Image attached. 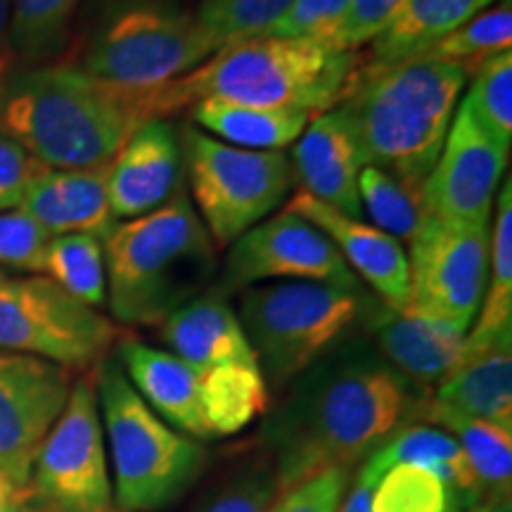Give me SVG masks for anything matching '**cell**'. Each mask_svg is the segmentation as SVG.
<instances>
[{
	"instance_id": "cell-13",
	"label": "cell",
	"mask_w": 512,
	"mask_h": 512,
	"mask_svg": "<svg viewBox=\"0 0 512 512\" xmlns=\"http://www.w3.org/2000/svg\"><path fill=\"white\" fill-rule=\"evenodd\" d=\"M72 387V370L60 363L0 351V475L12 484L29 486Z\"/></svg>"
},
{
	"instance_id": "cell-28",
	"label": "cell",
	"mask_w": 512,
	"mask_h": 512,
	"mask_svg": "<svg viewBox=\"0 0 512 512\" xmlns=\"http://www.w3.org/2000/svg\"><path fill=\"white\" fill-rule=\"evenodd\" d=\"M200 399L211 437H228L271 406L268 382L259 363H223L200 373Z\"/></svg>"
},
{
	"instance_id": "cell-10",
	"label": "cell",
	"mask_w": 512,
	"mask_h": 512,
	"mask_svg": "<svg viewBox=\"0 0 512 512\" xmlns=\"http://www.w3.org/2000/svg\"><path fill=\"white\" fill-rule=\"evenodd\" d=\"M119 337L117 325L38 273L0 271V351L91 368Z\"/></svg>"
},
{
	"instance_id": "cell-15",
	"label": "cell",
	"mask_w": 512,
	"mask_h": 512,
	"mask_svg": "<svg viewBox=\"0 0 512 512\" xmlns=\"http://www.w3.org/2000/svg\"><path fill=\"white\" fill-rule=\"evenodd\" d=\"M309 280L361 292L358 278L337 247L302 216L283 211L256 223L230 247L226 285L247 287L264 280Z\"/></svg>"
},
{
	"instance_id": "cell-17",
	"label": "cell",
	"mask_w": 512,
	"mask_h": 512,
	"mask_svg": "<svg viewBox=\"0 0 512 512\" xmlns=\"http://www.w3.org/2000/svg\"><path fill=\"white\" fill-rule=\"evenodd\" d=\"M290 162L304 192L351 219H361L358 174L368 159L354 119L342 105L316 114L306 124Z\"/></svg>"
},
{
	"instance_id": "cell-22",
	"label": "cell",
	"mask_w": 512,
	"mask_h": 512,
	"mask_svg": "<svg viewBox=\"0 0 512 512\" xmlns=\"http://www.w3.org/2000/svg\"><path fill=\"white\" fill-rule=\"evenodd\" d=\"M162 339L197 373L223 363H259L226 294H197L162 323Z\"/></svg>"
},
{
	"instance_id": "cell-7",
	"label": "cell",
	"mask_w": 512,
	"mask_h": 512,
	"mask_svg": "<svg viewBox=\"0 0 512 512\" xmlns=\"http://www.w3.org/2000/svg\"><path fill=\"white\" fill-rule=\"evenodd\" d=\"M95 389L110 439L119 508L138 512L174 503L200 475L202 446L164 425L114 356L98 363Z\"/></svg>"
},
{
	"instance_id": "cell-21",
	"label": "cell",
	"mask_w": 512,
	"mask_h": 512,
	"mask_svg": "<svg viewBox=\"0 0 512 512\" xmlns=\"http://www.w3.org/2000/svg\"><path fill=\"white\" fill-rule=\"evenodd\" d=\"M117 361L126 370L128 382L152 411L164 415L171 425L188 432L190 437H211L202 411L200 373L183 358L147 347L136 339H124L119 344Z\"/></svg>"
},
{
	"instance_id": "cell-20",
	"label": "cell",
	"mask_w": 512,
	"mask_h": 512,
	"mask_svg": "<svg viewBox=\"0 0 512 512\" xmlns=\"http://www.w3.org/2000/svg\"><path fill=\"white\" fill-rule=\"evenodd\" d=\"M366 318L377 351L422 389L444 380L463 354L467 332L453 325L411 311H392L384 304H370Z\"/></svg>"
},
{
	"instance_id": "cell-9",
	"label": "cell",
	"mask_w": 512,
	"mask_h": 512,
	"mask_svg": "<svg viewBox=\"0 0 512 512\" xmlns=\"http://www.w3.org/2000/svg\"><path fill=\"white\" fill-rule=\"evenodd\" d=\"M178 133L183 171L214 245H233L290 195L294 171L285 150H242L195 126Z\"/></svg>"
},
{
	"instance_id": "cell-4",
	"label": "cell",
	"mask_w": 512,
	"mask_h": 512,
	"mask_svg": "<svg viewBox=\"0 0 512 512\" xmlns=\"http://www.w3.org/2000/svg\"><path fill=\"white\" fill-rule=\"evenodd\" d=\"M467 72L425 57L363 62L339 105L354 119L368 164L408 185L425 183L446 143Z\"/></svg>"
},
{
	"instance_id": "cell-44",
	"label": "cell",
	"mask_w": 512,
	"mask_h": 512,
	"mask_svg": "<svg viewBox=\"0 0 512 512\" xmlns=\"http://www.w3.org/2000/svg\"><path fill=\"white\" fill-rule=\"evenodd\" d=\"M15 67V57L10 50V0H0V86Z\"/></svg>"
},
{
	"instance_id": "cell-37",
	"label": "cell",
	"mask_w": 512,
	"mask_h": 512,
	"mask_svg": "<svg viewBox=\"0 0 512 512\" xmlns=\"http://www.w3.org/2000/svg\"><path fill=\"white\" fill-rule=\"evenodd\" d=\"M50 238L24 211H0V271L36 273Z\"/></svg>"
},
{
	"instance_id": "cell-6",
	"label": "cell",
	"mask_w": 512,
	"mask_h": 512,
	"mask_svg": "<svg viewBox=\"0 0 512 512\" xmlns=\"http://www.w3.org/2000/svg\"><path fill=\"white\" fill-rule=\"evenodd\" d=\"M223 48L181 0H100L62 62L143 100ZM145 117V112H143ZM147 119V117H145Z\"/></svg>"
},
{
	"instance_id": "cell-16",
	"label": "cell",
	"mask_w": 512,
	"mask_h": 512,
	"mask_svg": "<svg viewBox=\"0 0 512 512\" xmlns=\"http://www.w3.org/2000/svg\"><path fill=\"white\" fill-rule=\"evenodd\" d=\"M183 192L181 133L166 119H147L107 166V195L117 221L150 214Z\"/></svg>"
},
{
	"instance_id": "cell-47",
	"label": "cell",
	"mask_w": 512,
	"mask_h": 512,
	"mask_svg": "<svg viewBox=\"0 0 512 512\" xmlns=\"http://www.w3.org/2000/svg\"><path fill=\"white\" fill-rule=\"evenodd\" d=\"M460 510H463V505H460V503H453L451 508H448V512H460Z\"/></svg>"
},
{
	"instance_id": "cell-12",
	"label": "cell",
	"mask_w": 512,
	"mask_h": 512,
	"mask_svg": "<svg viewBox=\"0 0 512 512\" xmlns=\"http://www.w3.org/2000/svg\"><path fill=\"white\" fill-rule=\"evenodd\" d=\"M406 256L411 278L406 311L467 332L486 290L489 228L456 226L425 211Z\"/></svg>"
},
{
	"instance_id": "cell-38",
	"label": "cell",
	"mask_w": 512,
	"mask_h": 512,
	"mask_svg": "<svg viewBox=\"0 0 512 512\" xmlns=\"http://www.w3.org/2000/svg\"><path fill=\"white\" fill-rule=\"evenodd\" d=\"M349 0H292L290 10L268 31L273 38L320 41L328 46L335 29L347 12Z\"/></svg>"
},
{
	"instance_id": "cell-45",
	"label": "cell",
	"mask_w": 512,
	"mask_h": 512,
	"mask_svg": "<svg viewBox=\"0 0 512 512\" xmlns=\"http://www.w3.org/2000/svg\"><path fill=\"white\" fill-rule=\"evenodd\" d=\"M370 496H373V486L358 482L356 479L349 496L344 498V503H339L337 512H373L370 510Z\"/></svg>"
},
{
	"instance_id": "cell-40",
	"label": "cell",
	"mask_w": 512,
	"mask_h": 512,
	"mask_svg": "<svg viewBox=\"0 0 512 512\" xmlns=\"http://www.w3.org/2000/svg\"><path fill=\"white\" fill-rule=\"evenodd\" d=\"M278 498L280 486L275 470L256 467L230 479L200 512H271Z\"/></svg>"
},
{
	"instance_id": "cell-31",
	"label": "cell",
	"mask_w": 512,
	"mask_h": 512,
	"mask_svg": "<svg viewBox=\"0 0 512 512\" xmlns=\"http://www.w3.org/2000/svg\"><path fill=\"white\" fill-rule=\"evenodd\" d=\"M36 273L53 280L57 287L91 309L107 304L105 249L95 235H53L43 249Z\"/></svg>"
},
{
	"instance_id": "cell-29",
	"label": "cell",
	"mask_w": 512,
	"mask_h": 512,
	"mask_svg": "<svg viewBox=\"0 0 512 512\" xmlns=\"http://www.w3.org/2000/svg\"><path fill=\"white\" fill-rule=\"evenodd\" d=\"M83 0H10V50L17 67L60 62Z\"/></svg>"
},
{
	"instance_id": "cell-18",
	"label": "cell",
	"mask_w": 512,
	"mask_h": 512,
	"mask_svg": "<svg viewBox=\"0 0 512 512\" xmlns=\"http://www.w3.org/2000/svg\"><path fill=\"white\" fill-rule=\"evenodd\" d=\"M285 211L313 223L337 247L351 273L373 287L384 306L392 311L408 309L411 278H408L406 249L399 240L366 221L351 219L342 211L328 207L304 190L294 192Z\"/></svg>"
},
{
	"instance_id": "cell-41",
	"label": "cell",
	"mask_w": 512,
	"mask_h": 512,
	"mask_svg": "<svg viewBox=\"0 0 512 512\" xmlns=\"http://www.w3.org/2000/svg\"><path fill=\"white\" fill-rule=\"evenodd\" d=\"M347 484L349 470L332 467L280 496L271 512H337Z\"/></svg>"
},
{
	"instance_id": "cell-27",
	"label": "cell",
	"mask_w": 512,
	"mask_h": 512,
	"mask_svg": "<svg viewBox=\"0 0 512 512\" xmlns=\"http://www.w3.org/2000/svg\"><path fill=\"white\" fill-rule=\"evenodd\" d=\"M422 420H430L448 430L463 448L467 463L475 472L479 491L484 498H508L512 489V430L498 427L472 415L451 411L427 399Z\"/></svg>"
},
{
	"instance_id": "cell-11",
	"label": "cell",
	"mask_w": 512,
	"mask_h": 512,
	"mask_svg": "<svg viewBox=\"0 0 512 512\" xmlns=\"http://www.w3.org/2000/svg\"><path fill=\"white\" fill-rule=\"evenodd\" d=\"M29 486L41 512H112L93 375L74 382L67 406L38 451Z\"/></svg>"
},
{
	"instance_id": "cell-23",
	"label": "cell",
	"mask_w": 512,
	"mask_h": 512,
	"mask_svg": "<svg viewBox=\"0 0 512 512\" xmlns=\"http://www.w3.org/2000/svg\"><path fill=\"white\" fill-rule=\"evenodd\" d=\"M451 411L512 430V337L467 344L432 396Z\"/></svg>"
},
{
	"instance_id": "cell-36",
	"label": "cell",
	"mask_w": 512,
	"mask_h": 512,
	"mask_svg": "<svg viewBox=\"0 0 512 512\" xmlns=\"http://www.w3.org/2000/svg\"><path fill=\"white\" fill-rule=\"evenodd\" d=\"M292 0H202L197 19L221 46L268 36Z\"/></svg>"
},
{
	"instance_id": "cell-1",
	"label": "cell",
	"mask_w": 512,
	"mask_h": 512,
	"mask_svg": "<svg viewBox=\"0 0 512 512\" xmlns=\"http://www.w3.org/2000/svg\"><path fill=\"white\" fill-rule=\"evenodd\" d=\"M427 399L375 347L344 339L294 380L290 399L266 422L280 496L332 467L351 470L422 420Z\"/></svg>"
},
{
	"instance_id": "cell-32",
	"label": "cell",
	"mask_w": 512,
	"mask_h": 512,
	"mask_svg": "<svg viewBox=\"0 0 512 512\" xmlns=\"http://www.w3.org/2000/svg\"><path fill=\"white\" fill-rule=\"evenodd\" d=\"M512 46V8L510 0H501L494 8H486L460 24L456 31L441 38L437 46L427 50L425 60L451 62L463 67L467 76L475 74L491 57L508 53Z\"/></svg>"
},
{
	"instance_id": "cell-42",
	"label": "cell",
	"mask_w": 512,
	"mask_h": 512,
	"mask_svg": "<svg viewBox=\"0 0 512 512\" xmlns=\"http://www.w3.org/2000/svg\"><path fill=\"white\" fill-rule=\"evenodd\" d=\"M43 169L24 147L0 136V211H12L19 207L24 192L34 176Z\"/></svg>"
},
{
	"instance_id": "cell-46",
	"label": "cell",
	"mask_w": 512,
	"mask_h": 512,
	"mask_svg": "<svg viewBox=\"0 0 512 512\" xmlns=\"http://www.w3.org/2000/svg\"><path fill=\"white\" fill-rule=\"evenodd\" d=\"M467 512H512L510 496L508 498H484V501H477L467 505Z\"/></svg>"
},
{
	"instance_id": "cell-8",
	"label": "cell",
	"mask_w": 512,
	"mask_h": 512,
	"mask_svg": "<svg viewBox=\"0 0 512 512\" xmlns=\"http://www.w3.org/2000/svg\"><path fill=\"white\" fill-rule=\"evenodd\" d=\"M368 306L363 292L292 280L247 290L238 318L266 382L287 384L339 347Z\"/></svg>"
},
{
	"instance_id": "cell-30",
	"label": "cell",
	"mask_w": 512,
	"mask_h": 512,
	"mask_svg": "<svg viewBox=\"0 0 512 512\" xmlns=\"http://www.w3.org/2000/svg\"><path fill=\"white\" fill-rule=\"evenodd\" d=\"M494 230L489 233V275L475 330L467 344H486L512 337V183L496 195Z\"/></svg>"
},
{
	"instance_id": "cell-34",
	"label": "cell",
	"mask_w": 512,
	"mask_h": 512,
	"mask_svg": "<svg viewBox=\"0 0 512 512\" xmlns=\"http://www.w3.org/2000/svg\"><path fill=\"white\" fill-rule=\"evenodd\" d=\"M453 503L460 501L444 479L413 465L389 467L370 496L373 512H448Z\"/></svg>"
},
{
	"instance_id": "cell-39",
	"label": "cell",
	"mask_w": 512,
	"mask_h": 512,
	"mask_svg": "<svg viewBox=\"0 0 512 512\" xmlns=\"http://www.w3.org/2000/svg\"><path fill=\"white\" fill-rule=\"evenodd\" d=\"M403 0H349L347 12L328 41L330 48L344 53H358L366 43H373L382 29L392 22Z\"/></svg>"
},
{
	"instance_id": "cell-19",
	"label": "cell",
	"mask_w": 512,
	"mask_h": 512,
	"mask_svg": "<svg viewBox=\"0 0 512 512\" xmlns=\"http://www.w3.org/2000/svg\"><path fill=\"white\" fill-rule=\"evenodd\" d=\"M19 211L50 235L86 233L105 240L117 226L105 169H48L43 166L24 192Z\"/></svg>"
},
{
	"instance_id": "cell-14",
	"label": "cell",
	"mask_w": 512,
	"mask_h": 512,
	"mask_svg": "<svg viewBox=\"0 0 512 512\" xmlns=\"http://www.w3.org/2000/svg\"><path fill=\"white\" fill-rule=\"evenodd\" d=\"M508 152L460 102L437 164L422 183L427 214L456 226L489 228Z\"/></svg>"
},
{
	"instance_id": "cell-24",
	"label": "cell",
	"mask_w": 512,
	"mask_h": 512,
	"mask_svg": "<svg viewBox=\"0 0 512 512\" xmlns=\"http://www.w3.org/2000/svg\"><path fill=\"white\" fill-rule=\"evenodd\" d=\"M394 465L422 467V470L441 477L451 486V491L463 503V508L482 501L477 477L470 463H467L463 448H460L451 434L437 430V427L415 425V422L401 427L392 439L384 441L375 453H370L363 460L361 472H358L356 479L375 489L377 479Z\"/></svg>"
},
{
	"instance_id": "cell-25",
	"label": "cell",
	"mask_w": 512,
	"mask_h": 512,
	"mask_svg": "<svg viewBox=\"0 0 512 512\" xmlns=\"http://www.w3.org/2000/svg\"><path fill=\"white\" fill-rule=\"evenodd\" d=\"M491 3L494 0H403L392 22L370 43L368 62L392 67L415 60Z\"/></svg>"
},
{
	"instance_id": "cell-2",
	"label": "cell",
	"mask_w": 512,
	"mask_h": 512,
	"mask_svg": "<svg viewBox=\"0 0 512 512\" xmlns=\"http://www.w3.org/2000/svg\"><path fill=\"white\" fill-rule=\"evenodd\" d=\"M143 121L138 100L62 60L15 67L0 86V136L48 169H105Z\"/></svg>"
},
{
	"instance_id": "cell-33",
	"label": "cell",
	"mask_w": 512,
	"mask_h": 512,
	"mask_svg": "<svg viewBox=\"0 0 512 512\" xmlns=\"http://www.w3.org/2000/svg\"><path fill=\"white\" fill-rule=\"evenodd\" d=\"M358 197L373 226L396 240H411L425 214L422 185L403 183L373 164H366L358 174Z\"/></svg>"
},
{
	"instance_id": "cell-26",
	"label": "cell",
	"mask_w": 512,
	"mask_h": 512,
	"mask_svg": "<svg viewBox=\"0 0 512 512\" xmlns=\"http://www.w3.org/2000/svg\"><path fill=\"white\" fill-rule=\"evenodd\" d=\"M190 114L200 131L242 150H285L313 119L302 110H271L226 100L195 102Z\"/></svg>"
},
{
	"instance_id": "cell-43",
	"label": "cell",
	"mask_w": 512,
	"mask_h": 512,
	"mask_svg": "<svg viewBox=\"0 0 512 512\" xmlns=\"http://www.w3.org/2000/svg\"><path fill=\"white\" fill-rule=\"evenodd\" d=\"M0 512H41L31 486H17L0 475Z\"/></svg>"
},
{
	"instance_id": "cell-5",
	"label": "cell",
	"mask_w": 512,
	"mask_h": 512,
	"mask_svg": "<svg viewBox=\"0 0 512 512\" xmlns=\"http://www.w3.org/2000/svg\"><path fill=\"white\" fill-rule=\"evenodd\" d=\"M102 249L107 304L126 325H162L216 273V245L185 190L157 211L117 223Z\"/></svg>"
},
{
	"instance_id": "cell-35",
	"label": "cell",
	"mask_w": 512,
	"mask_h": 512,
	"mask_svg": "<svg viewBox=\"0 0 512 512\" xmlns=\"http://www.w3.org/2000/svg\"><path fill=\"white\" fill-rule=\"evenodd\" d=\"M470 91L465 95V105L479 126L496 140L498 145L510 150L512 143V53H501L486 60L477 69Z\"/></svg>"
},
{
	"instance_id": "cell-3",
	"label": "cell",
	"mask_w": 512,
	"mask_h": 512,
	"mask_svg": "<svg viewBox=\"0 0 512 512\" xmlns=\"http://www.w3.org/2000/svg\"><path fill=\"white\" fill-rule=\"evenodd\" d=\"M361 64L358 53L320 41L261 36L219 48L190 74L147 95L143 112L147 119H166L195 102L226 100L316 117L342 102Z\"/></svg>"
}]
</instances>
